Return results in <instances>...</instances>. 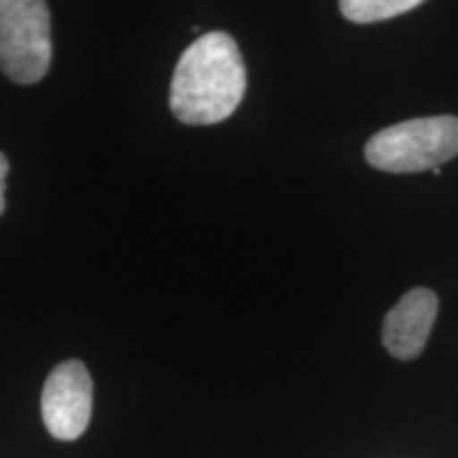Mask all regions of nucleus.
<instances>
[{
	"label": "nucleus",
	"instance_id": "4",
	"mask_svg": "<svg viewBox=\"0 0 458 458\" xmlns=\"http://www.w3.org/2000/svg\"><path fill=\"white\" fill-rule=\"evenodd\" d=\"M94 405V385L81 360H64L47 376L41 394L43 422L62 442H72L85 433Z\"/></svg>",
	"mask_w": 458,
	"mask_h": 458
},
{
	"label": "nucleus",
	"instance_id": "3",
	"mask_svg": "<svg viewBox=\"0 0 458 458\" xmlns=\"http://www.w3.org/2000/svg\"><path fill=\"white\" fill-rule=\"evenodd\" d=\"M51 64V17L43 0H0V71L32 85Z\"/></svg>",
	"mask_w": 458,
	"mask_h": 458
},
{
	"label": "nucleus",
	"instance_id": "5",
	"mask_svg": "<svg viewBox=\"0 0 458 458\" xmlns=\"http://www.w3.org/2000/svg\"><path fill=\"white\" fill-rule=\"evenodd\" d=\"M439 300L431 289L416 286L388 310L382 325V342L394 359L410 360L425 348L437 318Z\"/></svg>",
	"mask_w": 458,
	"mask_h": 458
},
{
	"label": "nucleus",
	"instance_id": "1",
	"mask_svg": "<svg viewBox=\"0 0 458 458\" xmlns=\"http://www.w3.org/2000/svg\"><path fill=\"white\" fill-rule=\"evenodd\" d=\"M246 91V66L227 32H206L182 51L170 83V111L181 123L213 125L232 117Z\"/></svg>",
	"mask_w": 458,
	"mask_h": 458
},
{
	"label": "nucleus",
	"instance_id": "2",
	"mask_svg": "<svg viewBox=\"0 0 458 458\" xmlns=\"http://www.w3.org/2000/svg\"><path fill=\"white\" fill-rule=\"evenodd\" d=\"M458 156V117H416L380 130L365 145V159L377 170L410 174L437 170Z\"/></svg>",
	"mask_w": 458,
	"mask_h": 458
},
{
	"label": "nucleus",
	"instance_id": "6",
	"mask_svg": "<svg viewBox=\"0 0 458 458\" xmlns=\"http://www.w3.org/2000/svg\"><path fill=\"white\" fill-rule=\"evenodd\" d=\"M420 7V0H342L340 11L352 24H376Z\"/></svg>",
	"mask_w": 458,
	"mask_h": 458
},
{
	"label": "nucleus",
	"instance_id": "7",
	"mask_svg": "<svg viewBox=\"0 0 458 458\" xmlns=\"http://www.w3.org/2000/svg\"><path fill=\"white\" fill-rule=\"evenodd\" d=\"M7 174L9 159L4 157V153H0V215L4 213V206H7V199H4V193H7Z\"/></svg>",
	"mask_w": 458,
	"mask_h": 458
}]
</instances>
